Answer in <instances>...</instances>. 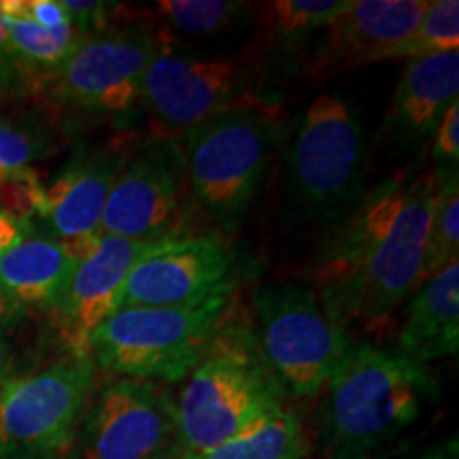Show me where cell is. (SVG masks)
<instances>
[{"label":"cell","mask_w":459,"mask_h":459,"mask_svg":"<svg viewBox=\"0 0 459 459\" xmlns=\"http://www.w3.org/2000/svg\"><path fill=\"white\" fill-rule=\"evenodd\" d=\"M459 51V3L429 0L421 20L404 41L385 51L383 60H419V57Z\"/></svg>","instance_id":"cb8c5ba5"},{"label":"cell","mask_w":459,"mask_h":459,"mask_svg":"<svg viewBox=\"0 0 459 459\" xmlns=\"http://www.w3.org/2000/svg\"><path fill=\"white\" fill-rule=\"evenodd\" d=\"M62 7L83 39H90L119 24L117 15L126 13V4L102 3V0H62Z\"/></svg>","instance_id":"4316f807"},{"label":"cell","mask_w":459,"mask_h":459,"mask_svg":"<svg viewBox=\"0 0 459 459\" xmlns=\"http://www.w3.org/2000/svg\"><path fill=\"white\" fill-rule=\"evenodd\" d=\"M249 82L243 62L175 48L169 34L158 32L156 51L141 79L139 102L162 139L172 141L249 102Z\"/></svg>","instance_id":"9c48e42d"},{"label":"cell","mask_w":459,"mask_h":459,"mask_svg":"<svg viewBox=\"0 0 459 459\" xmlns=\"http://www.w3.org/2000/svg\"><path fill=\"white\" fill-rule=\"evenodd\" d=\"M0 15L7 26L11 49L22 77H37L48 82L79 49L85 39L73 24L43 28L30 20L22 0H0Z\"/></svg>","instance_id":"ffe728a7"},{"label":"cell","mask_w":459,"mask_h":459,"mask_svg":"<svg viewBox=\"0 0 459 459\" xmlns=\"http://www.w3.org/2000/svg\"><path fill=\"white\" fill-rule=\"evenodd\" d=\"M7 383V378H4V366H3V359H0V387Z\"/></svg>","instance_id":"836d02e7"},{"label":"cell","mask_w":459,"mask_h":459,"mask_svg":"<svg viewBox=\"0 0 459 459\" xmlns=\"http://www.w3.org/2000/svg\"><path fill=\"white\" fill-rule=\"evenodd\" d=\"M28 228L30 226H24V223L13 220L9 213L0 209V254H4L9 247H13L17 240L24 237Z\"/></svg>","instance_id":"4dcf8cb0"},{"label":"cell","mask_w":459,"mask_h":459,"mask_svg":"<svg viewBox=\"0 0 459 459\" xmlns=\"http://www.w3.org/2000/svg\"><path fill=\"white\" fill-rule=\"evenodd\" d=\"M166 238L130 240L102 234L94 249L77 260L51 307L57 330L71 355H90L91 334L122 307L126 279L132 268L156 251Z\"/></svg>","instance_id":"4fadbf2b"},{"label":"cell","mask_w":459,"mask_h":459,"mask_svg":"<svg viewBox=\"0 0 459 459\" xmlns=\"http://www.w3.org/2000/svg\"><path fill=\"white\" fill-rule=\"evenodd\" d=\"M434 172L453 175L459 169V99L446 108L432 134Z\"/></svg>","instance_id":"83f0119b"},{"label":"cell","mask_w":459,"mask_h":459,"mask_svg":"<svg viewBox=\"0 0 459 459\" xmlns=\"http://www.w3.org/2000/svg\"><path fill=\"white\" fill-rule=\"evenodd\" d=\"M347 0H274L264 4V26L273 43H296L321 32Z\"/></svg>","instance_id":"d4e9b609"},{"label":"cell","mask_w":459,"mask_h":459,"mask_svg":"<svg viewBox=\"0 0 459 459\" xmlns=\"http://www.w3.org/2000/svg\"><path fill=\"white\" fill-rule=\"evenodd\" d=\"M368 141L347 100L321 94L304 108L287 152V203L300 221L336 223L366 189Z\"/></svg>","instance_id":"5b68a950"},{"label":"cell","mask_w":459,"mask_h":459,"mask_svg":"<svg viewBox=\"0 0 459 459\" xmlns=\"http://www.w3.org/2000/svg\"><path fill=\"white\" fill-rule=\"evenodd\" d=\"M457 99L459 51L406 62L381 122L378 145L395 153L419 149L432 139L436 126Z\"/></svg>","instance_id":"e0dca14e"},{"label":"cell","mask_w":459,"mask_h":459,"mask_svg":"<svg viewBox=\"0 0 459 459\" xmlns=\"http://www.w3.org/2000/svg\"><path fill=\"white\" fill-rule=\"evenodd\" d=\"M328 459H370L415 426L436 395L428 366L377 342H351L325 385Z\"/></svg>","instance_id":"7a4b0ae2"},{"label":"cell","mask_w":459,"mask_h":459,"mask_svg":"<svg viewBox=\"0 0 459 459\" xmlns=\"http://www.w3.org/2000/svg\"><path fill=\"white\" fill-rule=\"evenodd\" d=\"M17 311H13V307L4 300L3 296H0V332H3L4 328H7V324L11 321V317H13Z\"/></svg>","instance_id":"1f68e13d"},{"label":"cell","mask_w":459,"mask_h":459,"mask_svg":"<svg viewBox=\"0 0 459 459\" xmlns=\"http://www.w3.org/2000/svg\"><path fill=\"white\" fill-rule=\"evenodd\" d=\"M409 300L395 351L423 366L455 355L459 349V262L423 281Z\"/></svg>","instance_id":"ac0fdd59"},{"label":"cell","mask_w":459,"mask_h":459,"mask_svg":"<svg viewBox=\"0 0 459 459\" xmlns=\"http://www.w3.org/2000/svg\"><path fill=\"white\" fill-rule=\"evenodd\" d=\"M254 311L257 347L281 394L315 398L324 392L353 341L317 291L298 283L262 285Z\"/></svg>","instance_id":"52a82bcc"},{"label":"cell","mask_w":459,"mask_h":459,"mask_svg":"<svg viewBox=\"0 0 459 459\" xmlns=\"http://www.w3.org/2000/svg\"><path fill=\"white\" fill-rule=\"evenodd\" d=\"M186 164L170 139L158 141L126 162L108 192L100 232L130 240H160L179 221Z\"/></svg>","instance_id":"7c38bea8"},{"label":"cell","mask_w":459,"mask_h":459,"mask_svg":"<svg viewBox=\"0 0 459 459\" xmlns=\"http://www.w3.org/2000/svg\"><path fill=\"white\" fill-rule=\"evenodd\" d=\"M311 451L307 432L294 412L281 406L255 428L226 443L177 459H304Z\"/></svg>","instance_id":"44dd1931"},{"label":"cell","mask_w":459,"mask_h":459,"mask_svg":"<svg viewBox=\"0 0 459 459\" xmlns=\"http://www.w3.org/2000/svg\"><path fill=\"white\" fill-rule=\"evenodd\" d=\"M234 285L186 307H126L90 338L96 368L149 383H179L232 315Z\"/></svg>","instance_id":"277c9868"},{"label":"cell","mask_w":459,"mask_h":459,"mask_svg":"<svg viewBox=\"0 0 459 459\" xmlns=\"http://www.w3.org/2000/svg\"><path fill=\"white\" fill-rule=\"evenodd\" d=\"M41 153V143L24 126L0 117V186L17 172L30 169Z\"/></svg>","instance_id":"484cf974"},{"label":"cell","mask_w":459,"mask_h":459,"mask_svg":"<svg viewBox=\"0 0 459 459\" xmlns=\"http://www.w3.org/2000/svg\"><path fill=\"white\" fill-rule=\"evenodd\" d=\"M74 443L79 459H177L175 400L158 383L115 377L90 398Z\"/></svg>","instance_id":"8fae6325"},{"label":"cell","mask_w":459,"mask_h":459,"mask_svg":"<svg viewBox=\"0 0 459 459\" xmlns=\"http://www.w3.org/2000/svg\"><path fill=\"white\" fill-rule=\"evenodd\" d=\"M126 162L122 153H85L71 160L45 186L37 217L48 226V237L57 240L74 260L88 255L100 240L108 192Z\"/></svg>","instance_id":"9a60e30c"},{"label":"cell","mask_w":459,"mask_h":459,"mask_svg":"<svg viewBox=\"0 0 459 459\" xmlns=\"http://www.w3.org/2000/svg\"><path fill=\"white\" fill-rule=\"evenodd\" d=\"M24 11L30 20L43 28H60L71 24L68 13L62 7V0H22Z\"/></svg>","instance_id":"f1b7e54d"},{"label":"cell","mask_w":459,"mask_h":459,"mask_svg":"<svg viewBox=\"0 0 459 459\" xmlns=\"http://www.w3.org/2000/svg\"><path fill=\"white\" fill-rule=\"evenodd\" d=\"M94 359L68 358L0 387V459H60L94 394Z\"/></svg>","instance_id":"ba28073f"},{"label":"cell","mask_w":459,"mask_h":459,"mask_svg":"<svg viewBox=\"0 0 459 459\" xmlns=\"http://www.w3.org/2000/svg\"><path fill=\"white\" fill-rule=\"evenodd\" d=\"M459 262V181L457 172H436V198L429 215L421 283ZM419 283V285H421Z\"/></svg>","instance_id":"7402d4cb"},{"label":"cell","mask_w":459,"mask_h":459,"mask_svg":"<svg viewBox=\"0 0 459 459\" xmlns=\"http://www.w3.org/2000/svg\"><path fill=\"white\" fill-rule=\"evenodd\" d=\"M20 79H22V74H20V71H17L7 26H4L3 15H0V88H9V85L20 82Z\"/></svg>","instance_id":"f546056e"},{"label":"cell","mask_w":459,"mask_h":459,"mask_svg":"<svg viewBox=\"0 0 459 459\" xmlns=\"http://www.w3.org/2000/svg\"><path fill=\"white\" fill-rule=\"evenodd\" d=\"M158 45L145 22L128 20L79 45L60 71L45 82L60 107L90 115H126L139 105L141 79Z\"/></svg>","instance_id":"30bf717a"},{"label":"cell","mask_w":459,"mask_h":459,"mask_svg":"<svg viewBox=\"0 0 459 459\" xmlns=\"http://www.w3.org/2000/svg\"><path fill=\"white\" fill-rule=\"evenodd\" d=\"M429 0H349L321 30L308 62V77L372 65L404 41L421 20Z\"/></svg>","instance_id":"2e32d148"},{"label":"cell","mask_w":459,"mask_h":459,"mask_svg":"<svg viewBox=\"0 0 459 459\" xmlns=\"http://www.w3.org/2000/svg\"><path fill=\"white\" fill-rule=\"evenodd\" d=\"M77 260L57 240L30 230L0 254V296L13 311L51 308Z\"/></svg>","instance_id":"d6986e66"},{"label":"cell","mask_w":459,"mask_h":459,"mask_svg":"<svg viewBox=\"0 0 459 459\" xmlns=\"http://www.w3.org/2000/svg\"><path fill=\"white\" fill-rule=\"evenodd\" d=\"M419 459H455V451L451 449H436V451H429L428 455L419 457Z\"/></svg>","instance_id":"d6a6232c"},{"label":"cell","mask_w":459,"mask_h":459,"mask_svg":"<svg viewBox=\"0 0 459 459\" xmlns=\"http://www.w3.org/2000/svg\"><path fill=\"white\" fill-rule=\"evenodd\" d=\"M251 4L234 0H162L156 13L169 30L189 39L221 37L243 24Z\"/></svg>","instance_id":"603a6c76"},{"label":"cell","mask_w":459,"mask_h":459,"mask_svg":"<svg viewBox=\"0 0 459 459\" xmlns=\"http://www.w3.org/2000/svg\"><path fill=\"white\" fill-rule=\"evenodd\" d=\"M436 172L394 177L332 223L315 268L317 294L349 332L377 334L421 283Z\"/></svg>","instance_id":"6da1fadb"},{"label":"cell","mask_w":459,"mask_h":459,"mask_svg":"<svg viewBox=\"0 0 459 459\" xmlns=\"http://www.w3.org/2000/svg\"><path fill=\"white\" fill-rule=\"evenodd\" d=\"M232 249L213 237H169L126 279L122 307H186L234 285Z\"/></svg>","instance_id":"5bb4252c"},{"label":"cell","mask_w":459,"mask_h":459,"mask_svg":"<svg viewBox=\"0 0 459 459\" xmlns=\"http://www.w3.org/2000/svg\"><path fill=\"white\" fill-rule=\"evenodd\" d=\"M279 136L273 108L245 102L186 134L183 164L200 209L226 232L243 221L257 196Z\"/></svg>","instance_id":"8992f818"},{"label":"cell","mask_w":459,"mask_h":459,"mask_svg":"<svg viewBox=\"0 0 459 459\" xmlns=\"http://www.w3.org/2000/svg\"><path fill=\"white\" fill-rule=\"evenodd\" d=\"M230 319L181 381L175 415L183 455L226 443L283 406L254 330Z\"/></svg>","instance_id":"3957f363"}]
</instances>
